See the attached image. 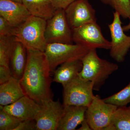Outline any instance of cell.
<instances>
[{"mask_svg": "<svg viewBox=\"0 0 130 130\" xmlns=\"http://www.w3.org/2000/svg\"><path fill=\"white\" fill-rule=\"evenodd\" d=\"M26 50V66L20 83L25 95L42 105L53 100L49 64L44 52Z\"/></svg>", "mask_w": 130, "mask_h": 130, "instance_id": "obj_1", "label": "cell"}, {"mask_svg": "<svg viewBox=\"0 0 130 130\" xmlns=\"http://www.w3.org/2000/svg\"><path fill=\"white\" fill-rule=\"evenodd\" d=\"M83 68L78 74L82 79L94 84L93 90L98 91L109 76L118 69V65L101 59L96 49H91L81 59Z\"/></svg>", "mask_w": 130, "mask_h": 130, "instance_id": "obj_2", "label": "cell"}, {"mask_svg": "<svg viewBox=\"0 0 130 130\" xmlns=\"http://www.w3.org/2000/svg\"><path fill=\"white\" fill-rule=\"evenodd\" d=\"M47 20L31 15L26 20L14 28L12 36L26 49L44 52L47 44L45 38Z\"/></svg>", "mask_w": 130, "mask_h": 130, "instance_id": "obj_3", "label": "cell"}, {"mask_svg": "<svg viewBox=\"0 0 130 130\" xmlns=\"http://www.w3.org/2000/svg\"><path fill=\"white\" fill-rule=\"evenodd\" d=\"M89 50L83 46L75 43H47L44 52L52 72L63 63L81 59Z\"/></svg>", "mask_w": 130, "mask_h": 130, "instance_id": "obj_4", "label": "cell"}, {"mask_svg": "<svg viewBox=\"0 0 130 130\" xmlns=\"http://www.w3.org/2000/svg\"><path fill=\"white\" fill-rule=\"evenodd\" d=\"M94 84L78 76L63 86V106L74 105L88 107L92 102Z\"/></svg>", "mask_w": 130, "mask_h": 130, "instance_id": "obj_5", "label": "cell"}, {"mask_svg": "<svg viewBox=\"0 0 130 130\" xmlns=\"http://www.w3.org/2000/svg\"><path fill=\"white\" fill-rule=\"evenodd\" d=\"M118 108L105 102L99 96H94L92 102L87 107L85 119L91 129L106 130Z\"/></svg>", "mask_w": 130, "mask_h": 130, "instance_id": "obj_6", "label": "cell"}, {"mask_svg": "<svg viewBox=\"0 0 130 130\" xmlns=\"http://www.w3.org/2000/svg\"><path fill=\"white\" fill-rule=\"evenodd\" d=\"M45 38L47 43L73 44L72 31L64 10L56 9L53 16L47 20Z\"/></svg>", "mask_w": 130, "mask_h": 130, "instance_id": "obj_7", "label": "cell"}, {"mask_svg": "<svg viewBox=\"0 0 130 130\" xmlns=\"http://www.w3.org/2000/svg\"><path fill=\"white\" fill-rule=\"evenodd\" d=\"M73 40L75 44H80L89 50L103 48L110 50L111 42L103 36L96 22L85 24L72 29Z\"/></svg>", "mask_w": 130, "mask_h": 130, "instance_id": "obj_8", "label": "cell"}, {"mask_svg": "<svg viewBox=\"0 0 130 130\" xmlns=\"http://www.w3.org/2000/svg\"><path fill=\"white\" fill-rule=\"evenodd\" d=\"M112 22L108 24L111 35L110 56L118 63L123 62L130 49V36L125 34L122 26L120 14L113 13Z\"/></svg>", "mask_w": 130, "mask_h": 130, "instance_id": "obj_9", "label": "cell"}, {"mask_svg": "<svg viewBox=\"0 0 130 130\" xmlns=\"http://www.w3.org/2000/svg\"><path fill=\"white\" fill-rule=\"evenodd\" d=\"M72 29L85 24L96 22L95 10L89 0H76L64 10Z\"/></svg>", "mask_w": 130, "mask_h": 130, "instance_id": "obj_10", "label": "cell"}, {"mask_svg": "<svg viewBox=\"0 0 130 130\" xmlns=\"http://www.w3.org/2000/svg\"><path fill=\"white\" fill-rule=\"evenodd\" d=\"M41 105L35 120L37 130H57L63 114L64 106L59 100H50Z\"/></svg>", "mask_w": 130, "mask_h": 130, "instance_id": "obj_11", "label": "cell"}, {"mask_svg": "<svg viewBox=\"0 0 130 130\" xmlns=\"http://www.w3.org/2000/svg\"><path fill=\"white\" fill-rule=\"evenodd\" d=\"M41 105L26 95L12 104L4 106L3 109L21 120L36 119Z\"/></svg>", "mask_w": 130, "mask_h": 130, "instance_id": "obj_12", "label": "cell"}, {"mask_svg": "<svg viewBox=\"0 0 130 130\" xmlns=\"http://www.w3.org/2000/svg\"><path fill=\"white\" fill-rule=\"evenodd\" d=\"M31 15L23 3L12 0H0V16L14 27L24 23Z\"/></svg>", "mask_w": 130, "mask_h": 130, "instance_id": "obj_13", "label": "cell"}, {"mask_svg": "<svg viewBox=\"0 0 130 130\" xmlns=\"http://www.w3.org/2000/svg\"><path fill=\"white\" fill-rule=\"evenodd\" d=\"M87 107L68 105L64 106L63 114L57 130H74L85 119Z\"/></svg>", "mask_w": 130, "mask_h": 130, "instance_id": "obj_14", "label": "cell"}, {"mask_svg": "<svg viewBox=\"0 0 130 130\" xmlns=\"http://www.w3.org/2000/svg\"><path fill=\"white\" fill-rule=\"evenodd\" d=\"M54 71L53 81L60 83L63 87L78 76L83 68L81 59L63 63Z\"/></svg>", "mask_w": 130, "mask_h": 130, "instance_id": "obj_15", "label": "cell"}, {"mask_svg": "<svg viewBox=\"0 0 130 130\" xmlns=\"http://www.w3.org/2000/svg\"><path fill=\"white\" fill-rule=\"evenodd\" d=\"M25 95L19 80L13 77L7 82L0 84V105L1 106L12 104Z\"/></svg>", "mask_w": 130, "mask_h": 130, "instance_id": "obj_16", "label": "cell"}, {"mask_svg": "<svg viewBox=\"0 0 130 130\" xmlns=\"http://www.w3.org/2000/svg\"><path fill=\"white\" fill-rule=\"evenodd\" d=\"M26 61V48L21 43L15 41L10 61L13 76L19 80L21 79L25 70Z\"/></svg>", "mask_w": 130, "mask_h": 130, "instance_id": "obj_17", "label": "cell"}, {"mask_svg": "<svg viewBox=\"0 0 130 130\" xmlns=\"http://www.w3.org/2000/svg\"><path fill=\"white\" fill-rule=\"evenodd\" d=\"M31 15L47 20L52 17L56 9L51 0H22Z\"/></svg>", "mask_w": 130, "mask_h": 130, "instance_id": "obj_18", "label": "cell"}, {"mask_svg": "<svg viewBox=\"0 0 130 130\" xmlns=\"http://www.w3.org/2000/svg\"><path fill=\"white\" fill-rule=\"evenodd\" d=\"M106 130H130V106L118 107Z\"/></svg>", "mask_w": 130, "mask_h": 130, "instance_id": "obj_19", "label": "cell"}, {"mask_svg": "<svg viewBox=\"0 0 130 130\" xmlns=\"http://www.w3.org/2000/svg\"><path fill=\"white\" fill-rule=\"evenodd\" d=\"M15 42L13 36L0 37V66L10 67Z\"/></svg>", "mask_w": 130, "mask_h": 130, "instance_id": "obj_20", "label": "cell"}, {"mask_svg": "<svg viewBox=\"0 0 130 130\" xmlns=\"http://www.w3.org/2000/svg\"><path fill=\"white\" fill-rule=\"evenodd\" d=\"M103 100L118 107L126 106L130 103V83L122 90Z\"/></svg>", "mask_w": 130, "mask_h": 130, "instance_id": "obj_21", "label": "cell"}, {"mask_svg": "<svg viewBox=\"0 0 130 130\" xmlns=\"http://www.w3.org/2000/svg\"><path fill=\"white\" fill-rule=\"evenodd\" d=\"M3 107L0 106V130H15L22 120L6 112Z\"/></svg>", "mask_w": 130, "mask_h": 130, "instance_id": "obj_22", "label": "cell"}, {"mask_svg": "<svg viewBox=\"0 0 130 130\" xmlns=\"http://www.w3.org/2000/svg\"><path fill=\"white\" fill-rule=\"evenodd\" d=\"M105 5H109L118 12L123 18L130 16V0H100Z\"/></svg>", "mask_w": 130, "mask_h": 130, "instance_id": "obj_23", "label": "cell"}, {"mask_svg": "<svg viewBox=\"0 0 130 130\" xmlns=\"http://www.w3.org/2000/svg\"><path fill=\"white\" fill-rule=\"evenodd\" d=\"M15 28L6 20L0 16V37L12 36Z\"/></svg>", "mask_w": 130, "mask_h": 130, "instance_id": "obj_24", "label": "cell"}, {"mask_svg": "<svg viewBox=\"0 0 130 130\" xmlns=\"http://www.w3.org/2000/svg\"><path fill=\"white\" fill-rule=\"evenodd\" d=\"M12 77L10 67L0 66V84L7 82Z\"/></svg>", "mask_w": 130, "mask_h": 130, "instance_id": "obj_25", "label": "cell"}, {"mask_svg": "<svg viewBox=\"0 0 130 130\" xmlns=\"http://www.w3.org/2000/svg\"><path fill=\"white\" fill-rule=\"evenodd\" d=\"M37 130L36 122L35 120H26L21 121L15 130Z\"/></svg>", "mask_w": 130, "mask_h": 130, "instance_id": "obj_26", "label": "cell"}, {"mask_svg": "<svg viewBox=\"0 0 130 130\" xmlns=\"http://www.w3.org/2000/svg\"><path fill=\"white\" fill-rule=\"evenodd\" d=\"M76 0H51L53 6L56 9L65 10L73 2Z\"/></svg>", "mask_w": 130, "mask_h": 130, "instance_id": "obj_27", "label": "cell"}, {"mask_svg": "<svg viewBox=\"0 0 130 130\" xmlns=\"http://www.w3.org/2000/svg\"><path fill=\"white\" fill-rule=\"evenodd\" d=\"M81 127L78 130H92L85 119L81 123Z\"/></svg>", "mask_w": 130, "mask_h": 130, "instance_id": "obj_28", "label": "cell"}, {"mask_svg": "<svg viewBox=\"0 0 130 130\" xmlns=\"http://www.w3.org/2000/svg\"><path fill=\"white\" fill-rule=\"evenodd\" d=\"M129 19V24L127 25L124 26L123 27V30L124 31H127L130 30V16Z\"/></svg>", "mask_w": 130, "mask_h": 130, "instance_id": "obj_29", "label": "cell"}, {"mask_svg": "<svg viewBox=\"0 0 130 130\" xmlns=\"http://www.w3.org/2000/svg\"><path fill=\"white\" fill-rule=\"evenodd\" d=\"M13 1L16 2L20 3H22V0H12Z\"/></svg>", "mask_w": 130, "mask_h": 130, "instance_id": "obj_30", "label": "cell"}]
</instances>
